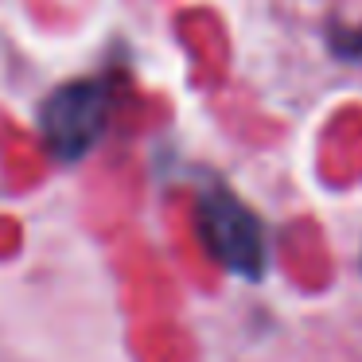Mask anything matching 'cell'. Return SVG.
I'll list each match as a JSON object with an SVG mask.
<instances>
[{
  "label": "cell",
  "instance_id": "1",
  "mask_svg": "<svg viewBox=\"0 0 362 362\" xmlns=\"http://www.w3.org/2000/svg\"><path fill=\"white\" fill-rule=\"evenodd\" d=\"M195 226H199V238H203L206 253H211L226 273L245 276V281H261V276H265V261H269L265 222H261L230 187L206 183V187L199 191Z\"/></svg>",
  "mask_w": 362,
  "mask_h": 362
},
{
  "label": "cell",
  "instance_id": "2",
  "mask_svg": "<svg viewBox=\"0 0 362 362\" xmlns=\"http://www.w3.org/2000/svg\"><path fill=\"white\" fill-rule=\"evenodd\" d=\"M113 110V82L110 78H78L47 94L40 105V133L51 156L82 160L110 125Z\"/></svg>",
  "mask_w": 362,
  "mask_h": 362
}]
</instances>
